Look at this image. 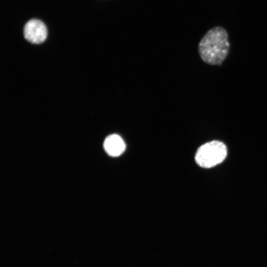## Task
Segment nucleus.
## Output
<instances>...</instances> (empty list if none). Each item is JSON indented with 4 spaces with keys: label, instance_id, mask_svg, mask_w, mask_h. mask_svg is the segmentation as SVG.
<instances>
[{
    "label": "nucleus",
    "instance_id": "f03ea898",
    "mask_svg": "<svg viewBox=\"0 0 267 267\" xmlns=\"http://www.w3.org/2000/svg\"><path fill=\"white\" fill-rule=\"evenodd\" d=\"M227 154L226 145L222 141L214 140L201 145L195 154L196 164L203 168H211L222 162Z\"/></svg>",
    "mask_w": 267,
    "mask_h": 267
},
{
    "label": "nucleus",
    "instance_id": "f257e3e1",
    "mask_svg": "<svg viewBox=\"0 0 267 267\" xmlns=\"http://www.w3.org/2000/svg\"><path fill=\"white\" fill-rule=\"evenodd\" d=\"M229 47L227 32L220 26L208 31L198 45L201 59L211 65H221L227 57Z\"/></svg>",
    "mask_w": 267,
    "mask_h": 267
},
{
    "label": "nucleus",
    "instance_id": "20e7f679",
    "mask_svg": "<svg viewBox=\"0 0 267 267\" xmlns=\"http://www.w3.org/2000/svg\"><path fill=\"white\" fill-rule=\"evenodd\" d=\"M103 146L106 152L113 157L120 156L126 149L124 140L119 135L116 134L107 136L104 140Z\"/></svg>",
    "mask_w": 267,
    "mask_h": 267
},
{
    "label": "nucleus",
    "instance_id": "7ed1b4c3",
    "mask_svg": "<svg viewBox=\"0 0 267 267\" xmlns=\"http://www.w3.org/2000/svg\"><path fill=\"white\" fill-rule=\"evenodd\" d=\"M47 29L41 20L33 19L28 21L24 28V36L29 42L39 44L45 41L47 37Z\"/></svg>",
    "mask_w": 267,
    "mask_h": 267
}]
</instances>
